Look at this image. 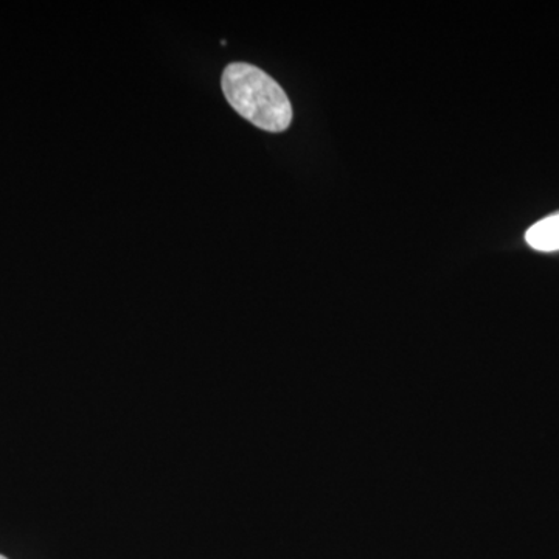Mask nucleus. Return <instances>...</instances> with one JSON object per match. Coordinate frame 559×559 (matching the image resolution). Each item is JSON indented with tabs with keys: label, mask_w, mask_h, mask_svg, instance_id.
<instances>
[{
	"label": "nucleus",
	"mask_w": 559,
	"mask_h": 559,
	"mask_svg": "<svg viewBox=\"0 0 559 559\" xmlns=\"http://www.w3.org/2000/svg\"><path fill=\"white\" fill-rule=\"evenodd\" d=\"M221 86L231 108L260 130H288L293 120L288 95L263 70L246 62H234L224 70Z\"/></svg>",
	"instance_id": "f257e3e1"
},
{
	"label": "nucleus",
	"mask_w": 559,
	"mask_h": 559,
	"mask_svg": "<svg viewBox=\"0 0 559 559\" xmlns=\"http://www.w3.org/2000/svg\"><path fill=\"white\" fill-rule=\"evenodd\" d=\"M530 248L539 252H557L559 250V212L538 221L525 234Z\"/></svg>",
	"instance_id": "f03ea898"
},
{
	"label": "nucleus",
	"mask_w": 559,
	"mask_h": 559,
	"mask_svg": "<svg viewBox=\"0 0 559 559\" xmlns=\"http://www.w3.org/2000/svg\"><path fill=\"white\" fill-rule=\"evenodd\" d=\"M0 559H9V558H5V557H3V555H0Z\"/></svg>",
	"instance_id": "7ed1b4c3"
}]
</instances>
